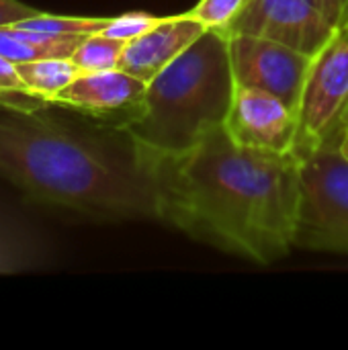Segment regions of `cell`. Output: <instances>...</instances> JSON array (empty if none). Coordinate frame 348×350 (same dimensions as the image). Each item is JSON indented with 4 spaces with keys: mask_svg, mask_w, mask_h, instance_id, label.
<instances>
[{
    "mask_svg": "<svg viewBox=\"0 0 348 350\" xmlns=\"http://www.w3.org/2000/svg\"><path fill=\"white\" fill-rule=\"evenodd\" d=\"M334 29L320 0H246L224 35H252L316 55Z\"/></svg>",
    "mask_w": 348,
    "mask_h": 350,
    "instance_id": "6",
    "label": "cell"
},
{
    "mask_svg": "<svg viewBox=\"0 0 348 350\" xmlns=\"http://www.w3.org/2000/svg\"><path fill=\"white\" fill-rule=\"evenodd\" d=\"M244 4L246 0H199L191 10H187V14L205 25V29L224 33L240 14Z\"/></svg>",
    "mask_w": 348,
    "mask_h": 350,
    "instance_id": "17",
    "label": "cell"
},
{
    "mask_svg": "<svg viewBox=\"0 0 348 350\" xmlns=\"http://www.w3.org/2000/svg\"><path fill=\"white\" fill-rule=\"evenodd\" d=\"M228 47L236 84L275 94L297 111L314 55L252 35H230Z\"/></svg>",
    "mask_w": 348,
    "mask_h": 350,
    "instance_id": "7",
    "label": "cell"
},
{
    "mask_svg": "<svg viewBox=\"0 0 348 350\" xmlns=\"http://www.w3.org/2000/svg\"><path fill=\"white\" fill-rule=\"evenodd\" d=\"M228 37L207 29L148 86L135 117L121 129L156 152H183L226 125L234 94Z\"/></svg>",
    "mask_w": 348,
    "mask_h": 350,
    "instance_id": "3",
    "label": "cell"
},
{
    "mask_svg": "<svg viewBox=\"0 0 348 350\" xmlns=\"http://www.w3.org/2000/svg\"><path fill=\"white\" fill-rule=\"evenodd\" d=\"M0 176L43 205L92 219L158 221L152 176L129 135L117 146L39 111H0Z\"/></svg>",
    "mask_w": 348,
    "mask_h": 350,
    "instance_id": "2",
    "label": "cell"
},
{
    "mask_svg": "<svg viewBox=\"0 0 348 350\" xmlns=\"http://www.w3.org/2000/svg\"><path fill=\"white\" fill-rule=\"evenodd\" d=\"M340 150H343V154L348 158V131L343 135V139H340Z\"/></svg>",
    "mask_w": 348,
    "mask_h": 350,
    "instance_id": "21",
    "label": "cell"
},
{
    "mask_svg": "<svg viewBox=\"0 0 348 350\" xmlns=\"http://www.w3.org/2000/svg\"><path fill=\"white\" fill-rule=\"evenodd\" d=\"M164 16H154L148 12H125L121 16H111V23L101 31L107 37L121 39V41H133L148 33L152 27H156Z\"/></svg>",
    "mask_w": 348,
    "mask_h": 350,
    "instance_id": "18",
    "label": "cell"
},
{
    "mask_svg": "<svg viewBox=\"0 0 348 350\" xmlns=\"http://www.w3.org/2000/svg\"><path fill=\"white\" fill-rule=\"evenodd\" d=\"M133 144L152 176L158 221L260 267L295 248L302 203L295 154L240 146L226 127L183 152Z\"/></svg>",
    "mask_w": 348,
    "mask_h": 350,
    "instance_id": "1",
    "label": "cell"
},
{
    "mask_svg": "<svg viewBox=\"0 0 348 350\" xmlns=\"http://www.w3.org/2000/svg\"><path fill=\"white\" fill-rule=\"evenodd\" d=\"M41 10H37L35 6L23 4L18 0H0V27L16 25L18 21L31 18V16H35Z\"/></svg>",
    "mask_w": 348,
    "mask_h": 350,
    "instance_id": "19",
    "label": "cell"
},
{
    "mask_svg": "<svg viewBox=\"0 0 348 350\" xmlns=\"http://www.w3.org/2000/svg\"><path fill=\"white\" fill-rule=\"evenodd\" d=\"M86 35H51L29 31L21 27H0V55L12 64L45 59V57H72L76 47Z\"/></svg>",
    "mask_w": 348,
    "mask_h": 350,
    "instance_id": "12",
    "label": "cell"
},
{
    "mask_svg": "<svg viewBox=\"0 0 348 350\" xmlns=\"http://www.w3.org/2000/svg\"><path fill=\"white\" fill-rule=\"evenodd\" d=\"M205 31V25L187 12L164 16L148 33L127 41L119 59V70L150 82L183 51H187Z\"/></svg>",
    "mask_w": 348,
    "mask_h": 350,
    "instance_id": "10",
    "label": "cell"
},
{
    "mask_svg": "<svg viewBox=\"0 0 348 350\" xmlns=\"http://www.w3.org/2000/svg\"><path fill=\"white\" fill-rule=\"evenodd\" d=\"M111 23V16H64V14H49L39 12L31 18L18 21L14 27L51 33V35H94L101 33Z\"/></svg>",
    "mask_w": 348,
    "mask_h": 350,
    "instance_id": "15",
    "label": "cell"
},
{
    "mask_svg": "<svg viewBox=\"0 0 348 350\" xmlns=\"http://www.w3.org/2000/svg\"><path fill=\"white\" fill-rule=\"evenodd\" d=\"M328 18L338 27L343 21L348 18V0H320Z\"/></svg>",
    "mask_w": 348,
    "mask_h": 350,
    "instance_id": "20",
    "label": "cell"
},
{
    "mask_svg": "<svg viewBox=\"0 0 348 350\" xmlns=\"http://www.w3.org/2000/svg\"><path fill=\"white\" fill-rule=\"evenodd\" d=\"M49 262L45 240L27 224L0 213V275L39 271Z\"/></svg>",
    "mask_w": 348,
    "mask_h": 350,
    "instance_id": "11",
    "label": "cell"
},
{
    "mask_svg": "<svg viewBox=\"0 0 348 350\" xmlns=\"http://www.w3.org/2000/svg\"><path fill=\"white\" fill-rule=\"evenodd\" d=\"M148 82L115 68L105 72H86L59 90L49 105H57L86 117L111 123L123 129L137 113Z\"/></svg>",
    "mask_w": 348,
    "mask_h": 350,
    "instance_id": "9",
    "label": "cell"
},
{
    "mask_svg": "<svg viewBox=\"0 0 348 350\" xmlns=\"http://www.w3.org/2000/svg\"><path fill=\"white\" fill-rule=\"evenodd\" d=\"M224 127L240 146L295 154L297 111L265 90L234 84L232 105Z\"/></svg>",
    "mask_w": 348,
    "mask_h": 350,
    "instance_id": "8",
    "label": "cell"
},
{
    "mask_svg": "<svg viewBox=\"0 0 348 350\" xmlns=\"http://www.w3.org/2000/svg\"><path fill=\"white\" fill-rule=\"evenodd\" d=\"M348 131V18L312 57L308 80L297 107L299 160L314 152L340 146Z\"/></svg>",
    "mask_w": 348,
    "mask_h": 350,
    "instance_id": "4",
    "label": "cell"
},
{
    "mask_svg": "<svg viewBox=\"0 0 348 350\" xmlns=\"http://www.w3.org/2000/svg\"><path fill=\"white\" fill-rule=\"evenodd\" d=\"M14 66L29 92L47 103L80 76V70L70 57L31 59V62H18Z\"/></svg>",
    "mask_w": 348,
    "mask_h": 350,
    "instance_id": "13",
    "label": "cell"
},
{
    "mask_svg": "<svg viewBox=\"0 0 348 350\" xmlns=\"http://www.w3.org/2000/svg\"><path fill=\"white\" fill-rule=\"evenodd\" d=\"M125 45H127V41L113 39L103 33L86 35L70 59L76 64L80 74L115 70V68H119V59L123 55Z\"/></svg>",
    "mask_w": 348,
    "mask_h": 350,
    "instance_id": "14",
    "label": "cell"
},
{
    "mask_svg": "<svg viewBox=\"0 0 348 350\" xmlns=\"http://www.w3.org/2000/svg\"><path fill=\"white\" fill-rule=\"evenodd\" d=\"M0 107L14 111H41L49 107L47 100L33 96L21 80L16 66L0 55Z\"/></svg>",
    "mask_w": 348,
    "mask_h": 350,
    "instance_id": "16",
    "label": "cell"
},
{
    "mask_svg": "<svg viewBox=\"0 0 348 350\" xmlns=\"http://www.w3.org/2000/svg\"><path fill=\"white\" fill-rule=\"evenodd\" d=\"M295 248L348 256V158L328 146L302 160Z\"/></svg>",
    "mask_w": 348,
    "mask_h": 350,
    "instance_id": "5",
    "label": "cell"
}]
</instances>
